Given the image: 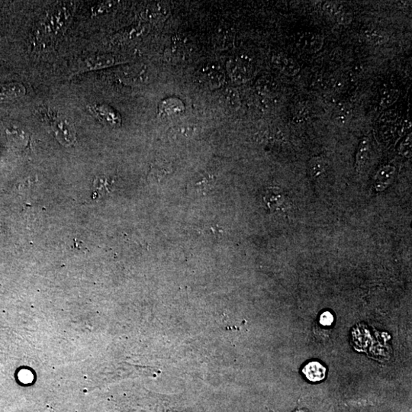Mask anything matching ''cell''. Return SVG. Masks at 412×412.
<instances>
[{"label":"cell","mask_w":412,"mask_h":412,"mask_svg":"<svg viewBox=\"0 0 412 412\" xmlns=\"http://www.w3.org/2000/svg\"><path fill=\"white\" fill-rule=\"evenodd\" d=\"M71 16V9L64 4L59 5L48 11L37 29V41H49L57 38L68 29Z\"/></svg>","instance_id":"6da1fadb"},{"label":"cell","mask_w":412,"mask_h":412,"mask_svg":"<svg viewBox=\"0 0 412 412\" xmlns=\"http://www.w3.org/2000/svg\"><path fill=\"white\" fill-rule=\"evenodd\" d=\"M41 115L49 124L54 136L60 144L65 147H71L77 142L75 127L66 116L46 109L42 110Z\"/></svg>","instance_id":"7a4b0ae2"},{"label":"cell","mask_w":412,"mask_h":412,"mask_svg":"<svg viewBox=\"0 0 412 412\" xmlns=\"http://www.w3.org/2000/svg\"><path fill=\"white\" fill-rule=\"evenodd\" d=\"M197 81L206 89H218L225 81V71L217 63H207L197 71Z\"/></svg>","instance_id":"3957f363"},{"label":"cell","mask_w":412,"mask_h":412,"mask_svg":"<svg viewBox=\"0 0 412 412\" xmlns=\"http://www.w3.org/2000/svg\"><path fill=\"white\" fill-rule=\"evenodd\" d=\"M230 78L237 83L248 81L253 76V68L250 59L245 55L231 57L227 63Z\"/></svg>","instance_id":"277c9868"},{"label":"cell","mask_w":412,"mask_h":412,"mask_svg":"<svg viewBox=\"0 0 412 412\" xmlns=\"http://www.w3.org/2000/svg\"><path fill=\"white\" fill-rule=\"evenodd\" d=\"M87 110L98 120L110 127H119L122 124V119L120 114L110 105L92 104L87 106Z\"/></svg>","instance_id":"5b68a950"},{"label":"cell","mask_w":412,"mask_h":412,"mask_svg":"<svg viewBox=\"0 0 412 412\" xmlns=\"http://www.w3.org/2000/svg\"><path fill=\"white\" fill-rule=\"evenodd\" d=\"M116 63V59L113 56L109 54H102V55L91 56L82 60L79 63L78 68L75 71L74 75L87 72V71H99L110 68Z\"/></svg>","instance_id":"8992f818"},{"label":"cell","mask_w":412,"mask_h":412,"mask_svg":"<svg viewBox=\"0 0 412 412\" xmlns=\"http://www.w3.org/2000/svg\"><path fill=\"white\" fill-rule=\"evenodd\" d=\"M295 42L297 47L302 51L308 53H315L322 48L324 38L318 34L304 32L297 34Z\"/></svg>","instance_id":"52a82bcc"},{"label":"cell","mask_w":412,"mask_h":412,"mask_svg":"<svg viewBox=\"0 0 412 412\" xmlns=\"http://www.w3.org/2000/svg\"><path fill=\"white\" fill-rule=\"evenodd\" d=\"M185 111V105L178 98L170 97L164 99L160 104L158 113L160 117L171 119L179 117Z\"/></svg>","instance_id":"ba28073f"},{"label":"cell","mask_w":412,"mask_h":412,"mask_svg":"<svg viewBox=\"0 0 412 412\" xmlns=\"http://www.w3.org/2000/svg\"><path fill=\"white\" fill-rule=\"evenodd\" d=\"M272 62L280 72L289 77H293L299 72L300 67L296 60L285 54L273 56Z\"/></svg>","instance_id":"9c48e42d"},{"label":"cell","mask_w":412,"mask_h":412,"mask_svg":"<svg viewBox=\"0 0 412 412\" xmlns=\"http://www.w3.org/2000/svg\"><path fill=\"white\" fill-rule=\"evenodd\" d=\"M150 71L147 67L143 66L128 70L126 71L122 78L126 83L131 85H142L147 83L150 80Z\"/></svg>","instance_id":"30bf717a"},{"label":"cell","mask_w":412,"mask_h":412,"mask_svg":"<svg viewBox=\"0 0 412 412\" xmlns=\"http://www.w3.org/2000/svg\"><path fill=\"white\" fill-rule=\"evenodd\" d=\"M169 7L164 3H155L150 5L144 12V18L150 21L164 20L169 15Z\"/></svg>","instance_id":"8fae6325"},{"label":"cell","mask_w":412,"mask_h":412,"mask_svg":"<svg viewBox=\"0 0 412 412\" xmlns=\"http://www.w3.org/2000/svg\"><path fill=\"white\" fill-rule=\"evenodd\" d=\"M26 93V88L20 83L0 85V102L21 97Z\"/></svg>","instance_id":"7c38bea8"},{"label":"cell","mask_w":412,"mask_h":412,"mask_svg":"<svg viewBox=\"0 0 412 412\" xmlns=\"http://www.w3.org/2000/svg\"><path fill=\"white\" fill-rule=\"evenodd\" d=\"M396 169L392 166H385L378 172L376 175L375 186L378 191H382L386 189L394 179Z\"/></svg>","instance_id":"4fadbf2b"},{"label":"cell","mask_w":412,"mask_h":412,"mask_svg":"<svg viewBox=\"0 0 412 412\" xmlns=\"http://www.w3.org/2000/svg\"><path fill=\"white\" fill-rule=\"evenodd\" d=\"M146 26L144 25H137L131 26L124 30L121 31L115 37L114 40L121 43H126L138 38L145 32Z\"/></svg>","instance_id":"5bb4252c"},{"label":"cell","mask_w":412,"mask_h":412,"mask_svg":"<svg viewBox=\"0 0 412 412\" xmlns=\"http://www.w3.org/2000/svg\"><path fill=\"white\" fill-rule=\"evenodd\" d=\"M302 372L309 380L318 382L326 377V368L318 362H310L305 366Z\"/></svg>","instance_id":"9a60e30c"},{"label":"cell","mask_w":412,"mask_h":412,"mask_svg":"<svg viewBox=\"0 0 412 412\" xmlns=\"http://www.w3.org/2000/svg\"><path fill=\"white\" fill-rule=\"evenodd\" d=\"M370 161V141L364 138L360 143L356 158V168L358 172H363Z\"/></svg>","instance_id":"2e32d148"},{"label":"cell","mask_w":412,"mask_h":412,"mask_svg":"<svg viewBox=\"0 0 412 412\" xmlns=\"http://www.w3.org/2000/svg\"><path fill=\"white\" fill-rule=\"evenodd\" d=\"M264 201L270 209H276L280 206L284 201L283 194L280 190L276 188L269 189L268 192L264 197Z\"/></svg>","instance_id":"e0dca14e"},{"label":"cell","mask_w":412,"mask_h":412,"mask_svg":"<svg viewBox=\"0 0 412 412\" xmlns=\"http://www.w3.org/2000/svg\"><path fill=\"white\" fill-rule=\"evenodd\" d=\"M221 100L230 108L237 109L240 106V97L238 93L233 89H228L221 95Z\"/></svg>","instance_id":"ac0fdd59"},{"label":"cell","mask_w":412,"mask_h":412,"mask_svg":"<svg viewBox=\"0 0 412 412\" xmlns=\"http://www.w3.org/2000/svg\"><path fill=\"white\" fill-rule=\"evenodd\" d=\"M326 163L321 158H313L309 164V172L313 179L319 178L326 172Z\"/></svg>","instance_id":"d6986e66"},{"label":"cell","mask_w":412,"mask_h":412,"mask_svg":"<svg viewBox=\"0 0 412 412\" xmlns=\"http://www.w3.org/2000/svg\"><path fill=\"white\" fill-rule=\"evenodd\" d=\"M364 36L368 41L374 45H383L388 40L386 34L375 29H366L364 32Z\"/></svg>","instance_id":"ffe728a7"},{"label":"cell","mask_w":412,"mask_h":412,"mask_svg":"<svg viewBox=\"0 0 412 412\" xmlns=\"http://www.w3.org/2000/svg\"><path fill=\"white\" fill-rule=\"evenodd\" d=\"M399 91L396 90H387L381 98L380 105L383 108H387L397 101L399 99Z\"/></svg>","instance_id":"44dd1931"},{"label":"cell","mask_w":412,"mask_h":412,"mask_svg":"<svg viewBox=\"0 0 412 412\" xmlns=\"http://www.w3.org/2000/svg\"><path fill=\"white\" fill-rule=\"evenodd\" d=\"M231 35L229 33H226V30L222 31L219 32L216 35L215 38H214V42H215L216 47L219 49H227L228 47H230L231 44Z\"/></svg>","instance_id":"7402d4cb"},{"label":"cell","mask_w":412,"mask_h":412,"mask_svg":"<svg viewBox=\"0 0 412 412\" xmlns=\"http://www.w3.org/2000/svg\"><path fill=\"white\" fill-rule=\"evenodd\" d=\"M257 90L263 93V95L269 96L274 94L276 90V83L267 79H261L257 82Z\"/></svg>","instance_id":"603a6c76"},{"label":"cell","mask_w":412,"mask_h":412,"mask_svg":"<svg viewBox=\"0 0 412 412\" xmlns=\"http://www.w3.org/2000/svg\"><path fill=\"white\" fill-rule=\"evenodd\" d=\"M169 169L171 168L169 167V165L162 162V164H156L152 167L151 174L158 181H160V180H163L166 175L170 174L171 169Z\"/></svg>","instance_id":"cb8c5ba5"},{"label":"cell","mask_w":412,"mask_h":412,"mask_svg":"<svg viewBox=\"0 0 412 412\" xmlns=\"http://www.w3.org/2000/svg\"><path fill=\"white\" fill-rule=\"evenodd\" d=\"M172 133L174 136L182 137V138H189L195 135L197 132V127L193 125L180 126V127H175L172 129Z\"/></svg>","instance_id":"d4e9b609"},{"label":"cell","mask_w":412,"mask_h":412,"mask_svg":"<svg viewBox=\"0 0 412 412\" xmlns=\"http://www.w3.org/2000/svg\"><path fill=\"white\" fill-rule=\"evenodd\" d=\"M334 18L339 24L345 26V25H349L352 21L353 17L351 12L342 6L338 13Z\"/></svg>","instance_id":"484cf974"},{"label":"cell","mask_w":412,"mask_h":412,"mask_svg":"<svg viewBox=\"0 0 412 412\" xmlns=\"http://www.w3.org/2000/svg\"><path fill=\"white\" fill-rule=\"evenodd\" d=\"M400 152L406 158L411 157V134L406 137L400 145Z\"/></svg>","instance_id":"4316f807"},{"label":"cell","mask_w":412,"mask_h":412,"mask_svg":"<svg viewBox=\"0 0 412 412\" xmlns=\"http://www.w3.org/2000/svg\"><path fill=\"white\" fill-rule=\"evenodd\" d=\"M309 111L306 107H299L295 112L294 122L296 124L304 123L306 119H309Z\"/></svg>","instance_id":"83f0119b"},{"label":"cell","mask_w":412,"mask_h":412,"mask_svg":"<svg viewBox=\"0 0 412 412\" xmlns=\"http://www.w3.org/2000/svg\"><path fill=\"white\" fill-rule=\"evenodd\" d=\"M342 5L338 3H331V2H326L323 4V9L324 12H327L331 16L335 17L340 11Z\"/></svg>","instance_id":"f1b7e54d"},{"label":"cell","mask_w":412,"mask_h":412,"mask_svg":"<svg viewBox=\"0 0 412 412\" xmlns=\"http://www.w3.org/2000/svg\"><path fill=\"white\" fill-rule=\"evenodd\" d=\"M115 2H105L102 3L101 4L97 5L93 8V15H97L99 14L103 13L104 12H106L108 9H112L115 5Z\"/></svg>","instance_id":"f546056e"},{"label":"cell","mask_w":412,"mask_h":412,"mask_svg":"<svg viewBox=\"0 0 412 412\" xmlns=\"http://www.w3.org/2000/svg\"><path fill=\"white\" fill-rule=\"evenodd\" d=\"M333 321H334V317H333L332 314L329 312H324V313L321 315V318H320V323H321L322 326H331Z\"/></svg>","instance_id":"4dcf8cb0"},{"label":"cell","mask_w":412,"mask_h":412,"mask_svg":"<svg viewBox=\"0 0 412 412\" xmlns=\"http://www.w3.org/2000/svg\"><path fill=\"white\" fill-rule=\"evenodd\" d=\"M348 120V116H345L344 114H342V113H339L338 116L336 117L335 119V122L338 125L340 126H343L344 124H346Z\"/></svg>","instance_id":"1f68e13d"},{"label":"cell","mask_w":412,"mask_h":412,"mask_svg":"<svg viewBox=\"0 0 412 412\" xmlns=\"http://www.w3.org/2000/svg\"><path fill=\"white\" fill-rule=\"evenodd\" d=\"M384 118H385L384 120H388V122H392L393 120H396L397 114H396V112L389 111L388 112V113H385V114H384Z\"/></svg>","instance_id":"d6a6232c"}]
</instances>
